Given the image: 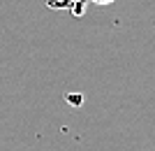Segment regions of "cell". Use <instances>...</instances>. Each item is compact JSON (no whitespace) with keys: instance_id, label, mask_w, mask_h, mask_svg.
<instances>
[{"instance_id":"obj_1","label":"cell","mask_w":155,"mask_h":151,"mask_svg":"<svg viewBox=\"0 0 155 151\" xmlns=\"http://www.w3.org/2000/svg\"><path fill=\"white\" fill-rule=\"evenodd\" d=\"M93 2H97V5H111L114 0H93Z\"/></svg>"}]
</instances>
